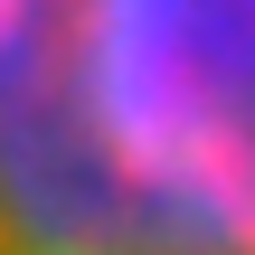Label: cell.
<instances>
[{"instance_id": "6da1fadb", "label": "cell", "mask_w": 255, "mask_h": 255, "mask_svg": "<svg viewBox=\"0 0 255 255\" xmlns=\"http://www.w3.org/2000/svg\"><path fill=\"white\" fill-rule=\"evenodd\" d=\"M0 255H255V0H0Z\"/></svg>"}]
</instances>
